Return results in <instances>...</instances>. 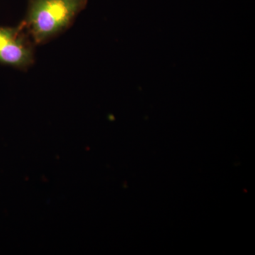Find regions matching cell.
I'll return each mask as SVG.
<instances>
[{"label": "cell", "instance_id": "1", "mask_svg": "<svg viewBox=\"0 0 255 255\" xmlns=\"http://www.w3.org/2000/svg\"><path fill=\"white\" fill-rule=\"evenodd\" d=\"M88 0H28L21 26L33 44H44L68 29Z\"/></svg>", "mask_w": 255, "mask_h": 255}, {"label": "cell", "instance_id": "2", "mask_svg": "<svg viewBox=\"0 0 255 255\" xmlns=\"http://www.w3.org/2000/svg\"><path fill=\"white\" fill-rule=\"evenodd\" d=\"M21 25L16 28L0 26V63L26 70L34 63L33 43Z\"/></svg>", "mask_w": 255, "mask_h": 255}]
</instances>
